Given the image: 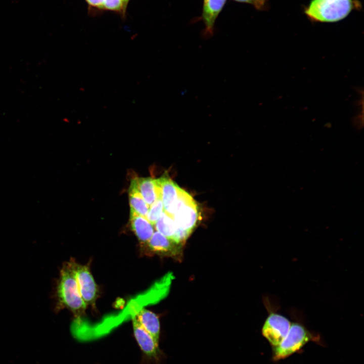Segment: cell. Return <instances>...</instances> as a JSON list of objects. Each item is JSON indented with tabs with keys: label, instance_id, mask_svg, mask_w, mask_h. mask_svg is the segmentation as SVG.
Returning <instances> with one entry per match:
<instances>
[{
	"label": "cell",
	"instance_id": "1",
	"mask_svg": "<svg viewBox=\"0 0 364 364\" xmlns=\"http://www.w3.org/2000/svg\"><path fill=\"white\" fill-rule=\"evenodd\" d=\"M73 259L65 263L62 267L57 286L59 304L71 310L75 315L83 314L87 307L78 288Z\"/></svg>",
	"mask_w": 364,
	"mask_h": 364
},
{
	"label": "cell",
	"instance_id": "2",
	"mask_svg": "<svg viewBox=\"0 0 364 364\" xmlns=\"http://www.w3.org/2000/svg\"><path fill=\"white\" fill-rule=\"evenodd\" d=\"M310 341L322 344L318 335L309 331L301 323L293 322L283 341L279 345L271 347L272 359L279 361L299 352Z\"/></svg>",
	"mask_w": 364,
	"mask_h": 364
},
{
	"label": "cell",
	"instance_id": "3",
	"mask_svg": "<svg viewBox=\"0 0 364 364\" xmlns=\"http://www.w3.org/2000/svg\"><path fill=\"white\" fill-rule=\"evenodd\" d=\"M353 7L352 0H312L305 12L312 20L333 22L345 18Z\"/></svg>",
	"mask_w": 364,
	"mask_h": 364
},
{
	"label": "cell",
	"instance_id": "4",
	"mask_svg": "<svg viewBox=\"0 0 364 364\" xmlns=\"http://www.w3.org/2000/svg\"><path fill=\"white\" fill-rule=\"evenodd\" d=\"M172 218L177 228L191 233L198 219L196 203L189 193L181 188Z\"/></svg>",
	"mask_w": 364,
	"mask_h": 364
},
{
	"label": "cell",
	"instance_id": "5",
	"mask_svg": "<svg viewBox=\"0 0 364 364\" xmlns=\"http://www.w3.org/2000/svg\"><path fill=\"white\" fill-rule=\"evenodd\" d=\"M291 326L290 321L277 312H271L262 328V336L271 347L279 345L285 339Z\"/></svg>",
	"mask_w": 364,
	"mask_h": 364
},
{
	"label": "cell",
	"instance_id": "6",
	"mask_svg": "<svg viewBox=\"0 0 364 364\" xmlns=\"http://www.w3.org/2000/svg\"><path fill=\"white\" fill-rule=\"evenodd\" d=\"M75 271L78 290L83 301L86 306H93L97 298L98 290L89 268L75 261Z\"/></svg>",
	"mask_w": 364,
	"mask_h": 364
},
{
	"label": "cell",
	"instance_id": "7",
	"mask_svg": "<svg viewBox=\"0 0 364 364\" xmlns=\"http://www.w3.org/2000/svg\"><path fill=\"white\" fill-rule=\"evenodd\" d=\"M147 246L152 252L162 256L179 258L183 245L177 243L158 231H155Z\"/></svg>",
	"mask_w": 364,
	"mask_h": 364
},
{
	"label": "cell",
	"instance_id": "8",
	"mask_svg": "<svg viewBox=\"0 0 364 364\" xmlns=\"http://www.w3.org/2000/svg\"><path fill=\"white\" fill-rule=\"evenodd\" d=\"M133 333L142 351L149 357L157 359L159 354L158 343L141 325L135 314L132 316Z\"/></svg>",
	"mask_w": 364,
	"mask_h": 364
},
{
	"label": "cell",
	"instance_id": "9",
	"mask_svg": "<svg viewBox=\"0 0 364 364\" xmlns=\"http://www.w3.org/2000/svg\"><path fill=\"white\" fill-rule=\"evenodd\" d=\"M226 2V0H203L202 19L205 25L204 38L207 39L213 36L215 21Z\"/></svg>",
	"mask_w": 364,
	"mask_h": 364
},
{
	"label": "cell",
	"instance_id": "10",
	"mask_svg": "<svg viewBox=\"0 0 364 364\" xmlns=\"http://www.w3.org/2000/svg\"><path fill=\"white\" fill-rule=\"evenodd\" d=\"M157 179L160 189L164 211L172 217L180 188L166 175Z\"/></svg>",
	"mask_w": 364,
	"mask_h": 364
},
{
	"label": "cell",
	"instance_id": "11",
	"mask_svg": "<svg viewBox=\"0 0 364 364\" xmlns=\"http://www.w3.org/2000/svg\"><path fill=\"white\" fill-rule=\"evenodd\" d=\"M133 180L138 191L149 206L161 196L157 179L140 177L133 178Z\"/></svg>",
	"mask_w": 364,
	"mask_h": 364
},
{
	"label": "cell",
	"instance_id": "12",
	"mask_svg": "<svg viewBox=\"0 0 364 364\" xmlns=\"http://www.w3.org/2000/svg\"><path fill=\"white\" fill-rule=\"evenodd\" d=\"M130 222L132 230L139 241L147 244L154 231V226L146 217L130 214Z\"/></svg>",
	"mask_w": 364,
	"mask_h": 364
},
{
	"label": "cell",
	"instance_id": "13",
	"mask_svg": "<svg viewBox=\"0 0 364 364\" xmlns=\"http://www.w3.org/2000/svg\"><path fill=\"white\" fill-rule=\"evenodd\" d=\"M142 327L158 343L160 336V323L157 315L147 309L142 308L135 314Z\"/></svg>",
	"mask_w": 364,
	"mask_h": 364
},
{
	"label": "cell",
	"instance_id": "14",
	"mask_svg": "<svg viewBox=\"0 0 364 364\" xmlns=\"http://www.w3.org/2000/svg\"><path fill=\"white\" fill-rule=\"evenodd\" d=\"M130 214L146 217L149 206L145 201L138 191L133 179L131 181L129 189Z\"/></svg>",
	"mask_w": 364,
	"mask_h": 364
},
{
	"label": "cell",
	"instance_id": "15",
	"mask_svg": "<svg viewBox=\"0 0 364 364\" xmlns=\"http://www.w3.org/2000/svg\"><path fill=\"white\" fill-rule=\"evenodd\" d=\"M154 226L157 231L171 239L177 228L173 218L164 211Z\"/></svg>",
	"mask_w": 364,
	"mask_h": 364
},
{
	"label": "cell",
	"instance_id": "16",
	"mask_svg": "<svg viewBox=\"0 0 364 364\" xmlns=\"http://www.w3.org/2000/svg\"><path fill=\"white\" fill-rule=\"evenodd\" d=\"M163 211V205L160 196L149 206L146 217L150 222L154 225Z\"/></svg>",
	"mask_w": 364,
	"mask_h": 364
},
{
	"label": "cell",
	"instance_id": "17",
	"mask_svg": "<svg viewBox=\"0 0 364 364\" xmlns=\"http://www.w3.org/2000/svg\"><path fill=\"white\" fill-rule=\"evenodd\" d=\"M127 3L124 0H104L102 10L118 12L124 14Z\"/></svg>",
	"mask_w": 364,
	"mask_h": 364
},
{
	"label": "cell",
	"instance_id": "18",
	"mask_svg": "<svg viewBox=\"0 0 364 364\" xmlns=\"http://www.w3.org/2000/svg\"><path fill=\"white\" fill-rule=\"evenodd\" d=\"M235 1L244 3L252 5L257 10H263L266 6L267 0H234Z\"/></svg>",
	"mask_w": 364,
	"mask_h": 364
},
{
	"label": "cell",
	"instance_id": "19",
	"mask_svg": "<svg viewBox=\"0 0 364 364\" xmlns=\"http://www.w3.org/2000/svg\"><path fill=\"white\" fill-rule=\"evenodd\" d=\"M88 5L94 8L102 10L104 0H85Z\"/></svg>",
	"mask_w": 364,
	"mask_h": 364
},
{
	"label": "cell",
	"instance_id": "20",
	"mask_svg": "<svg viewBox=\"0 0 364 364\" xmlns=\"http://www.w3.org/2000/svg\"><path fill=\"white\" fill-rule=\"evenodd\" d=\"M127 3H128L129 0H124Z\"/></svg>",
	"mask_w": 364,
	"mask_h": 364
}]
</instances>
